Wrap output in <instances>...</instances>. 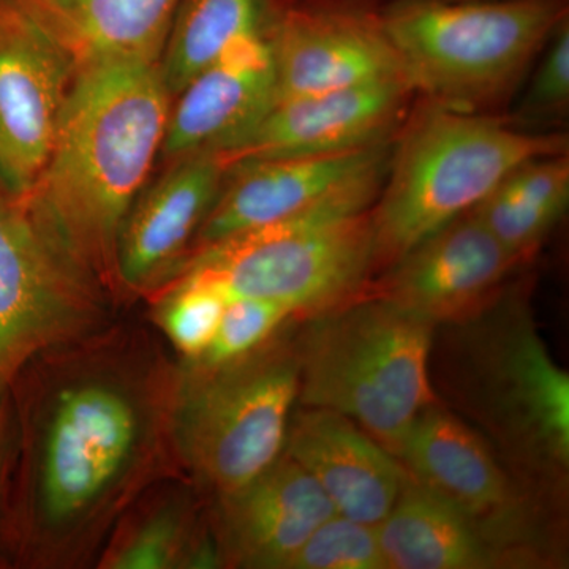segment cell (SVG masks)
<instances>
[{
	"label": "cell",
	"mask_w": 569,
	"mask_h": 569,
	"mask_svg": "<svg viewBox=\"0 0 569 569\" xmlns=\"http://www.w3.org/2000/svg\"><path fill=\"white\" fill-rule=\"evenodd\" d=\"M178 372L156 331L116 320L37 356L11 383L6 481L21 561L96 565L130 505L179 473L170 436Z\"/></svg>",
	"instance_id": "obj_1"
},
{
	"label": "cell",
	"mask_w": 569,
	"mask_h": 569,
	"mask_svg": "<svg viewBox=\"0 0 569 569\" xmlns=\"http://www.w3.org/2000/svg\"><path fill=\"white\" fill-rule=\"evenodd\" d=\"M170 110L159 62L123 59L80 71L50 157L21 197L114 296L116 241L162 149Z\"/></svg>",
	"instance_id": "obj_2"
},
{
	"label": "cell",
	"mask_w": 569,
	"mask_h": 569,
	"mask_svg": "<svg viewBox=\"0 0 569 569\" xmlns=\"http://www.w3.org/2000/svg\"><path fill=\"white\" fill-rule=\"evenodd\" d=\"M388 162L389 157L288 219L198 250L179 274L197 272L230 299L280 302L298 320L353 301L376 272L370 208Z\"/></svg>",
	"instance_id": "obj_3"
},
{
	"label": "cell",
	"mask_w": 569,
	"mask_h": 569,
	"mask_svg": "<svg viewBox=\"0 0 569 569\" xmlns=\"http://www.w3.org/2000/svg\"><path fill=\"white\" fill-rule=\"evenodd\" d=\"M568 151L567 134L427 103L391 149L370 208L376 272L471 211L519 164Z\"/></svg>",
	"instance_id": "obj_4"
},
{
	"label": "cell",
	"mask_w": 569,
	"mask_h": 569,
	"mask_svg": "<svg viewBox=\"0 0 569 569\" xmlns=\"http://www.w3.org/2000/svg\"><path fill=\"white\" fill-rule=\"evenodd\" d=\"M305 321L298 406L343 415L397 458L415 419L437 402V326L369 293Z\"/></svg>",
	"instance_id": "obj_5"
},
{
	"label": "cell",
	"mask_w": 569,
	"mask_h": 569,
	"mask_svg": "<svg viewBox=\"0 0 569 569\" xmlns=\"http://www.w3.org/2000/svg\"><path fill=\"white\" fill-rule=\"evenodd\" d=\"M411 91L448 110L507 102L568 20L567 0H396L378 14Z\"/></svg>",
	"instance_id": "obj_6"
},
{
	"label": "cell",
	"mask_w": 569,
	"mask_h": 569,
	"mask_svg": "<svg viewBox=\"0 0 569 569\" xmlns=\"http://www.w3.org/2000/svg\"><path fill=\"white\" fill-rule=\"evenodd\" d=\"M288 325L227 365L179 359L171 449L179 473L208 500L241 489L282 456L299 397L296 335Z\"/></svg>",
	"instance_id": "obj_7"
},
{
	"label": "cell",
	"mask_w": 569,
	"mask_h": 569,
	"mask_svg": "<svg viewBox=\"0 0 569 569\" xmlns=\"http://www.w3.org/2000/svg\"><path fill=\"white\" fill-rule=\"evenodd\" d=\"M452 329L451 385L529 478L561 481L569 466V376L520 301L490 302Z\"/></svg>",
	"instance_id": "obj_8"
},
{
	"label": "cell",
	"mask_w": 569,
	"mask_h": 569,
	"mask_svg": "<svg viewBox=\"0 0 569 569\" xmlns=\"http://www.w3.org/2000/svg\"><path fill=\"white\" fill-rule=\"evenodd\" d=\"M116 298L0 182V389L37 356L107 328Z\"/></svg>",
	"instance_id": "obj_9"
},
{
	"label": "cell",
	"mask_w": 569,
	"mask_h": 569,
	"mask_svg": "<svg viewBox=\"0 0 569 569\" xmlns=\"http://www.w3.org/2000/svg\"><path fill=\"white\" fill-rule=\"evenodd\" d=\"M397 459L519 568L548 561L537 501L503 470L485 438L447 408L433 402L419 413Z\"/></svg>",
	"instance_id": "obj_10"
},
{
	"label": "cell",
	"mask_w": 569,
	"mask_h": 569,
	"mask_svg": "<svg viewBox=\"0 0 569 569\" xmlns=\"http://www.w3.org/2000/svg\"><path fill=\"white\" fill-rule=\"evenodd\" d=\"M413 93L407 81L274 100L250 126L213 152L224 170L288 157L325 156L391 140Z\"/></svg>",
	"instance_id": "obj_11"
},
{
	"label": "cell",
	"mask_w": 569,
	"mask_h": 569,
	"mask_svg": "<svg viewBox=\"0 0 569 569\" xmlns=\"http://www.w3.org/2000/svg\"><path fill=\"white\" fill-rule=\"evenodd\" d=\"M74 77L63 52L0 0V182L14 197L32 189L47 163Z\"/></svg>",
	"instance_id": "obj_12"
},
{
	"label": "cell",
	"mask_w": 569,
	"mask_h": 569,
	"mask_svg": "<svg viewBox=\"0 0 569 569\" xmlns=\"http://www.w3.org/2000/svg\"><path fill=\"white\" fill-rule=\"evenodd\" d=\"M227 170L217 153L198 152L170 162L130 206L114 250L116 296H148L173 282L192 257L198 231Z\"/></svg>",
	"instance_id": "obj_13"
},
{
	"label": "cell",
	"mask_w": 569,
	"mask_h": 569,
	"mask_svg": "<svg viewBox=\"0 0 569 569\" xmlns=\"http://www.w3.org/2000/svg\"><path fill=\"white\" fill-rule=\"evenodd\" d=\"M519 264L468 211L402 254L366 293L438 328L467 320L496 301Z\"/></svg>",
	"instance_id": "obj_14"
},
{
	"label": "cell",
	"mask_w": 569,
	"mask_h": 569,
	"mask_svg": "<svg viewBox=\"0 0 569 569\" xmlns=\"http://www.w3.org/2000/svg\"><path fill=\"white\" fill-rule=\"evenodd\" d=\"M271 52L272 102L370 82L407 81L380 18L362 11L283 10L271 33Z\"/></svg>",
	"instance_id": "obj_15"
},
{
	"label": "cell",
	"mask_w": 569,
	"mask_h": 569,
	"mask_svg": "<svg viewBox=\"0 0 569 569\" xmlns=\"http://www.w3.org/2000/svg\"><path fill=\"white\" fill-rule=\"evenodd\" d=\"M208 509L223 568L244 569H287L336 515L316 479L284 452L241 489L209 498Z\"/></svg>",
	"instance_id": "obj_16"
},
{
	"label": "cell",
	"mask_w": 569,
	"mask_h": 569,
	"mask_svg": "<svg viewBox=\"0 0 569 569\" xmlns=\"http://www.w3.org/2000/svg\"><path fill=\"white\" fill-rule=\"evenodd\" d=\"M389 142L355 151L261 160L231 168L198 231L193 253L305 211L356 174L388 159L392 149Z\"/></svg>",
	"instance_id": "obj_17"
},
{
	"label": "cell",
	"mask_w": 569,
	"mask_h": 569,
	"mask_svg": "<svg viewBox=\"0 0 569 569\" xmlns=\"http://www.w3.org/2000/svg\"><path fill=\"white\" fill-rule=\"evenodd\" d=\"M283 452L310 475L337 515L378 527L399 497L407 468L351 419L296 407Z\"/></svg>",
	"instance_id": "obj_18"
},
{
	"label": "cell",
	"mask_w": 569,
	"mask_h": 569,
	"mask_svg": "<svg viewBox=\"0 0 569 569\" xmlns=\"http://www.w3.org/2000/svg\"><path fill=\"white\" fill-rule=\"evenodd\" d=\"M176 97L160 149L164 160L219 151L274 99L271 36L234 41Z\"/></svg>",
	"instance_id": "obj_19"
},
{
	"label": "cell",
	"mask_w": 569,
	"mask_h": 569,
	"mask_svg": "<svg viewBox=\"0 0 569 569\" xmlns=\"http://www.w3.org/2000/svg\"><path fill=\"white\" fill-rule=\"evenodd\" d=\"M93 567L223 568L209 522L208 498L181 473L153 482L118 520Z\"/></svg>",
	"instance_id": "obj_20"
},
{
	"label": "cell",
	"mask_w": 569,
	"mask_h": 569,
	"mask_svg": "<svg viewBox=\"0 0 569 569\" xmlns=\"http://www.w3.org/2000/svg\"><path fill=\"white\" fill-rule=\"evenodd\" d=\"M63 52L74 74L111 61H160L181 0H9Z\"/></svg>",
	"instance_id": "obj_21"
},
{
	"label": "cell",
	"mask_w": 569,
	"mask_h": 569,
	"mask_svg": "<svg viewBox=\"0 0 569 569\" xmlns=\"http://www.w3.org/2000/svg\"><path fill=\"white\" fill-rule=\"evenodd\" d=\"M377 533L388 569L519 568L466 516L408 470L399 497Z\"/></svg>",
	"instance_id": "obj_22"
},
{
	"label": "cell",
	"mask_w": 569,
	"mask_h": 569,
	"mask_svg": "<svg viewBox=\"0 0 569 569\" xmlns=\"http://www.w3.org/2000/svg\"><path fill=\"white\" fill-rule=\"evenodd\" d=\"M568 204L567 152L519 164L470 212L523 264L563 219Z\"/></svg>",
	"instance_id": "obj_23"
},
{
	"label": "cell",
	"mask_w": 569,
	"mask_h": 569,
	"mask_svg": "<svg viewBox=\"0 0 569 569\" xmlns=\"http://www.w3.org/2000/svg\"><path fill=\"white\" fill-rule=\"evenodd\" d=\"M282 11L276 0H181L159 61L171 100L234 41L271 36Z\"/></svg>",
	"instance_id": "obj_24"
},
{
	"label": "cell",
	"mask_w": 569,
	"mask_h": 569,
	"mask_svg": "<svg viewBox=\"0 0 569 569\" xmlns=\"http://www.w3.org/2000/svg\"><path fill=\"white\" fill-rule=\"evenodd\" d=\"M159 293L152 310L153 328L179 359H197L212 342L230 298L197 272H182Z\"/></svg>",
	"instance_id": "obj_25"
},
{
	"label": "cell",
	"mask_w": 569,
	"mask_h": 569,
	"mask_svg": "<svg viewBox=\"0 0 569 569\" xmlns=\"http://www.w3.org/2000/svg\"><path fill=\"white\" fill-rule=\"evenodd\" d=\"M295 318L287 306L269 299H230L212 342L203 355L186 362L203 367L227 365L263 346Z\"/></svg>",
	"instance_id": "obj_26"
},
{
	"label": "cell",
	"mask_w": 569,
	"mask_h": 569,
	"mask_svg": "<svg viewBox=\"0 0 569 569\" xmlns=\"http://www.w3.org/2000/svg\"><path fill=\"white\" fill-rule=\"evenodd\" d=\"M287 569H388L378 541L377 527L346 516L325 520Z\"/></svg>",
	"instance_id": "obj_27"
},
{
	"label": "cell",
	"mask_w": 569,
	"mask_h": 569,
	"mask_svg": "<svg viewBox=\"0 0 569 569\" xmlns=\"http://www.w3.org/2000/svg\"><path fill=\"white\" fill-rule=\"evenodd\" d=\"M535 77L518 110V126L552 121L563 116L569 104V26L568 20L557 29L545 48Z\"/></svg>",
	"instance_id": "obj_28"
},
{
	"label": "cell",
	"mask_w": 569,
	"mask_h": 569,
	"mask_svg": "<svg viewBox=\"0 0 569 569\" xmlns=\"http://www.w3.org/2000/svg\"><path fill=\"white\" fill-rule=\"evenodd\" d=\"M11 426H13V403L11 387L0 389V492L6 486L11 447Z\"/></svg>",
	"instance_id": "obj_29"
}]
</instances>
